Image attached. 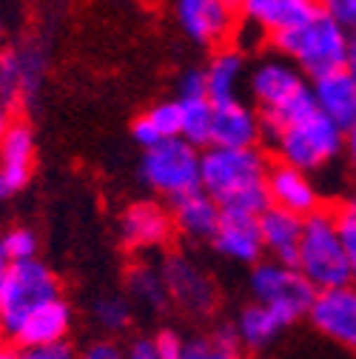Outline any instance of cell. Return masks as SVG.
<instances>
[{
  "label": "cell",
  "mask_w": 356,
  "mask_h": 359,
  "mask_svg": "<svg viewBox=\"0 0 356 359\" xmlns=\"http://www.w3.org/2000/svg\"><path fill=\"white\" fill-rule=\"evenodd\" d=\"M268 157L256 146H208L200 163V186L222 205V211L262 214L268 197Z\"/></svg>",
  "instance_id": "1"
},
{
  "label": "cell",
  "mask_w": 356,
  "mask_h": 359,
  "mask_svg": "<svg viewBox=\"0 0 356 359\" xmlns=\"http://www.w3.org/2000/svg\"><path fill=\"white\" fill-rule=\"evenodd\" d=\"M271 43L280 55L291 57L308 77H320L348 63L350 29L339 18H334L328 9H320L305 23L274 34Z\"/></svg>",
  "instance_id": "2"
},
{
  "label": "cell",
  "mask_w": 356,
  "mask_h": 359,
  "mask_svg": "<svg viewBox=\"0 0 356 359\" xmlns=\"http://www.w3.org/2000/svg\"><path fill=\"white\" fill-rule=\"evenodd\" d=\"M299 271L310 280L317 291L353 283V268L345 251V243L336 229L334 211H314L305 217L302 226V243L294 262Z\"/></svg>",
  "instance_id": "3"
},
{
  "label": "cell",
  "mask_w": 356,
  "mask_h": 359,
  "mask_svg": "<svg viewBox=\"0 0 356 359\" xmlns=\"http://www.w3.org/2000/svg\"><path fill=\"white\" fill-rule=\"evenodd\" d=\"M271 146L277 151V160H285L314 174L331 165L345 151V128L325 111L314 109L282 126Z\"/></svg>",
  "instance_id": "4"
},
{
  "label": "cell",
  "mask_w": 356,
  "mask_h": 359,
  "mask_svg": "<svg viewBox=\"0 0 356 359\" xmlns=\"http://www.w3.org/2000/svg\"><path fill=\"white\" fill-rule=\"evenodd\" d=\"M57 297H63V288L46 262L37 257L9 262L0 277V325L6 331V339L34 308Z\"/></svg>",
  "instance_id": "5"
},
{
  "label": "cell",
  "mask_w": 356,
  "mask_h": 359,
  "mask_svg": "<svg viewBox=\"0 0 356 359\" xmlns=\"http://www.w3.org/2000/svg\"><path fill=\"white\" fill-rule=\"evenodd\" d=\"M200 163L203 151L186 137H165L140 157V180L160 197H180L186 191L200 189Z\"/></svg>",
  "instance_id": "6"
},
{
  "label": "cell",
  "mask_w": 356,
  "mask_h": 359,
  "mask_svg": "<svg viewBox=\"0 0 356 359\" xmlns=\"http://www.w3.org/2000/svg\"><path fill=\"white\" fill-rule=\"evenodd\" d=\"M248 291L256 302L274 308L288 325L308 317V308L317 297V288L294 262H282L274 257L251 265Z\"/></svg>",
  "instance_id": "7"
},
{
  "label": "cell",
  "mask_w": 356,
  "mask_h": 359,
  "mask_svg": "<svg viewBox=\"0 0 356 359\" xmlns=\"http://www.w3.org/2000/svg\"><path fill=\"white\" fill-rule=\"evenodd\" d=\"M163 277L171 294V305H177L183 313H191V317H208L217 308V283L208 277V271L194 262L189 254L174 251L168 254L163 262Z\"/></svg>",
  "instance_id": "8"
},
{
  "label": "cell",
  "mask_w": 356,
  "mask_h": 359,
  "mask_svg": "<svg viewBox=\"0 0 356 359\" xmlns=\"http://www.w3.org/2000/svg\"><path fill=\"white\" fill-rule=\"evenodd\" d=\"M305 320L328 342L356 353V283L320 288Z\"/></svg>",
  "instance_id": "9"
},
{
  "label": "cell",
  "mask_w": 356,
  "mask_h": 359,
  "mask_svg": "<svg viewBox=\"0 0 356 359\" xmlns=\"http://www.w3.org/2000/svg\"><path fill=\"white\" fill-rule=\"evenodd\" d=\"M177 23L200 46L219 49L237 32L240 6L234 0H177Z\"/></svg>",
  "instance_id": "10"
},
{
  "label": "cell",
  "mask_w": 356,
  "mask_h": 359,
  "mask_svg": "<svg viewBox=\"0 0 356 359\" xmlns=\"http://www.w3.org/2000/svg\"><path fill=\"white\" fill-rule=\"evenodd\" d=\"M308 74L285 55H274V57H262L251 74H248V92L251 100L256 103L259 111H274L282 109L285 103H291L296 95H302L310 86L305 80Z\"/></svg>",
  "instance_id": "11"
},
{
  "label": "cell",
  "mask_w": 356,
  "mask_h": 359,
  "mask_svg": "<svg viewBox=\"0 0 356 359\" xmlns=\"http://www.w3.org/2000/svg\"><path fill=\"white\" fill-rule=\"evenodd\" d=\"M174 234L171 211H165L154 200L131 203L120 214V240L131 251H154L163 248Z\"/></svg>",
  "instance_id": "12"
},
{
  "label": "cell",
  "mask_w": 356,
  "mask_h": 359,
  "mask_svg": "<svg viewBox=\"0 0 356 359\" xmlns=\"http://www.w3.org/2000/svg\"><path fill=\"white\" fill-rule=\"evenodd\" d=\"M214 251L240 265H254L262 259L265 245H262V231H259V217L256 214H242V211H222L219 229L211 240Z\"/></svg>",
  "instance_id": "13"
},
{
  "label": "cell",
  "mask_w": 356,
  "mask_h": 359,
  "mask_svg": "<svg viewBox=\"0 0 356 359\" xmlns=\"http://www.w3.org/2000/svg\"><path fill=\"white\" fill-rule=\"evenodd\" d=\"M268 197H271V205L288 208L299 217H308L322 208L320 189L310 180V171L291 165L285 160H277L268 168Z\"/></svg>",
  "instance_id": "14"
},
{
  "label": "cell",
  "mask_w": 356,
  "mask_h": 359,
  "mask_svg": "<svg viewBox=\"0 0 356 359\" xmlns=\"http://www.w3.org/2000/svg\"><path fill=\"white\" fill-rule=\"evenodd\" d=\"M171 219L174 231L189 243H211L222 219V205L200 186L171 200Z\"/></svg>",
  "instance_id": "15"
},
{
  "label": "cell",
  "mask_w": 356,
  "mask_h": 359,
  "mask_svg": "<svg viewBox=\"0 0 356 359\" xmlns=\"http://www.w3.org/2000/svg\"><path fill=\"white\" fill-rule=\"evenodd\" d=\"M69 331H71V305L63 297H57V299H49L40 308H34L29 317L12 331L9 339H12L15 351L23 353V351L37 348V345L69 339Z\"/></svg>",
  "instance_id": "16"
},
{
  "label": "cell",
  "mask_w": 356,
  "mask_h": 359,
  "mask_svg": "<svg viewBox=\"0 0 356 359\" xmlns=\"http://www.w3.org/2000/svg\"><path fill=\"white\" fill-rule=\"evenodd\" d=\"M262 140V117L259 109L234 97L226 103H214V126L208 146H259Z\"/></svg>",
  "instance_id": "17"
},
{
  "label": "cell",
  "mask_w": 356,
  "mask_h": 359,
  "mask_svg": "<svg viewBox=\"0 0 356 359\" xmlns=\"http://www.w3.org/2000/svg\"><path fill=\"white\" fill-rule=\"evenodd\" d=\"M6 55V80H4V95L9 100L15 97H32L46 80L49 69V52L40 43H20L18 49L4 52Z\"/></svg>",
  "instance_id": "18"
},
{
  "label": "cell",
  "mask_w": 356,
  "mask_h": 359,
  "mask_svg": "<svg viewBox=\"0 0 356 359\" xmlns=\"http://www.w3.org/2000/svg\"><path fill=\"white\" fill-rule=\"evenodd\" d=\"M310 92H314L317 109L336 120L342 128L356 123V77L348 66L310 77Z\"/></svg>",
  "instance_id": "19"
},
{
  "label": "cell",
  "mask_w": 356,
  "mask_h": 359,
  "mask_svg": "<svg viewBox=\"0 0 356 359\" xmlns=\"http://www.w3.org/2000/svg\"><path fill=\"white\" fill-rule=\"evenodd\" d=\"M320 9H322L320 0H242L240 4L242 20L262 26L271 37L305 23Z\"/></svg>",
  "instance_id": "20"
},
{
  "label": "cell",
  "mask_w": 356,
  "mask_h": 359,
  "mask_svg": "<svg viewBox=\"0 0 356 359\" xmlns=\"http://www.w3.org/2000/svg\"><path fill=\"white\" fill-rule=\"evenodd\" d=\"M302 226H305V217L288 208H280V205H268L259 214L265 254L282 262H296L299 243H302Z\"/></svg>",
  "instance_id": "21"
},
{
  "label": "cell",
  "mask_w": 356,
  "mask_h": 359,
  "mask_svg": "<svg viewBox=\"0 0 356 359\" xmlns=\"http://www.w3.org/2000/svg\"><path fill=\"white\" fill-rule=\"evenodd\" d=\"M34 171V134L26 123H12L0 134V174L12 191H20Z\"/></svg>",
  "instance_id": "22"
},
{
  "label": "cell",
  "mask_w": 356,
  "mask_h": 359,
  "mask_svg": "<svg viewBox=\"0 0 356 359\" xmlns=\"http://www.w3.org/2000/svg\"><path fill=\"white\" fill-rule=\"evenodd\" d=\"M205 95L211 103L240 97L245 83V52L237 46H219L205 63Z\"/></svg>",
  "instance_id": "23"
},
{
  "label": "cell",
  "mask_w": 356,
  "mask_h": 359,
  "mask_svg": "<svg viewBox=\"0 0 356 359\" xmlns=\"http://www.w3.org/2000/svg\"><path fill=\"white\" fill-rule=\"evenodd\" d=\"M237 334L242 342V351H265L277 342V337L288 328V323L280 317V313L262 302H251L237 313Z\"/></svg>",
  "instance_id": "24"
},
{
  "label": "cell",
  "mask_w": 356,
  "mask_h": 359,
  "mask_svg": "<svg viewBox=\"0 0 356 359\" xmlns=\"http://www.w3.org/2000/svg\"><path fill=\"white\" fill-rule=\"evenodd\" d=\"M125 294L131 297L137 308L149 311V313H163L171 305V294L163 277V268L151 265V262H140L128 271L125 277Z\"/></svg>",
  "instance_id": "25"
},
{
  "label": "cell",
  "mask_w": 356,
  "mask_h": 359,
  "mask_svg": "<svg viewBox=\"0 0 356 359\" xmlns=\"http://www.w3.org/2000/svg\"><path fill=\"white\" fill-rule=\"evenodd\" d=\"M183 126V114H180V100H165L151 106L146 114H140L131 126V137L140 149H149L165 137H177Z\"/></svg>",
  "instance_id": "26"
},
{
  "label": "cell",
  "mask_w": 356,
  "mask_h": 359,
  "mask_svg": "<svg viewBox=\"0 0 356 359\" xmlns=\"http://www.w3.org/2000/svg\"><path fill=\"white\" fill-rule=\"evenodd\" d=\"M180 100V137L191 140L194 146H208L211 143V126H214V103L208 95H194V97H177Z\"/></svg>",
  "instance_id": "27"
},
{
  "label": "cell",
  "mask_w": 356,
  "mask_h": 359,
  "mask_svg": "<svg viewBox=\"0 0 356 359\" xmlns=\"http://www.w3.org/2000/svg\"><path fill=\"white\" fill-rule=\"evenodd\" d=\"M92 317L100 325V331H106L109 337L123 334L131 325V317H135V302H131L128 294H103L92 305Z\"/></svg>",
  "instance_id": "28"
},
{
  "label": "cell",
  "mask_w": 356,
  "mask_h": 359,
  "mask_svg": "<svg viewBox=\"0 0 356 359\" xmlns=\"http://www.w3.org/2000/svg\"><path fill=\"white\" fill-rule=\"evenodd\" d=\"M334 217H336V229H339V237L345 243V251H348V259L353 268V283H356V194L345 197L334 208Z\"/></svg>",
  "instance_id": "29"
},
{
  "label": "cell",
  "mask_w": 356,
  "mask_h": 359,
  "mask_svg": "<svg viewBox=\"0 0 356 359\" xmlns=\"http://www.w3.org/2000/svg\"><path fill=\"white\" fill-rule=\"evenodd\" d=\"M0 248L6 251L9 262H18V259H32L37 257V234L32 229H9L4 237H0Z\"/></svg>",
  "instance_id": "30"
},
{
  "label": "cell",
  "mask_w": 356,
  "mask_h": 359,
  "mask_svg": "<svg viewBox=\"0 0 356 359\" xmlns=\"http://www.w3.org/2000/svg\"><path fill=\"white\" fill-rule=\"evenodd\" d=\"M211 342H214L217 359H231V356H240L242 353V342H240V334H237V325L234 323L217 325L211 331Z\"/></svg>",
  "instance_id": "31"
},
{
  "label": "cell",
  "mask_w": 356,
  "mask_h": 359,
  "mask_svg": "<svg viewBox=\"0 0 356 359\" xmlns=\"http://www.w3.org/2000/svg\"><path fill=\"white\" fill-rule=\"evenodd\" d=\"M157 339V356L160 359H183V348H186V337L183 334H177L171 328L154 334Z\"/></svg>",
  "instance_id": "32"
},
{
  "label": "cell",
  "mask_w": 356,
  "mask_h": 359,
  "mask_svg": "<svg viewBox=\"0 0 356 359\" xmlns=\"http://www.w3.org/2000/svg\"><path fill=\"white\" fill-rule=\"evenodd\" d=\"M183 359H217L211 334H194V337H186Z\"/></svg>",
  "instance_id": "33"
},
{
  "label": "cell",
  "mask_w": 356,
  "mask_h": 359,
  "mask_svg": "<svg viewBox=\"0 0 356 359\" xmlns=\"http://www.w3.org/2000/svg\"><path fill=\"white\" fill-rule=\"evenodd\" d=\"M20 356H29V359H69V356H74V348L69 345V339H60V342H49V345L29 348V351H23Z\"/></svg>",
  "instance_id": "34"
},
{
  "label": "cell",
  "mask_w": 356,
  "mask_h": 359,
  "mask_svg": "<svg viewBox=\"0 0 356 359\" xmlns=\"http://www.w3.org/2000/svg\"><path fill=\"white\" fill-rule=\"evenodd\" d=\"M177 92H180V97L205 95V72L203 69H186L180 83H177Z\"/></svg>",
  "instance_id": "35"
},
{
  "label": "cell",
  "mask_w": 356,
  "mask_h": 359,
  "mask_svg": "<svg viewBox=\"0 0 356 359\" xmlns=\"http://www.w3.org/2000/svg\"><path fill=\"white\" fill-rule=\"evenodd\" d=\"M125 353V348L123 345H117L114 339H97V342H92V345H88L85 348V356L88 359H120Z\"/></svg>",
  "instance_id": "36"
},
{
  "label": "cell",
  "mask_w": 356,
  "mask_h": 359,
  "mask_svg": "<svg viewBox=\"0 0 356 359\" xmlns=\"http://www.w3.org/2000/svg\"><path fill=\"white\" fill-rule=\"evenodd\" d=\"M125 356H135V359H160L157 356V339L154 337H137L131 339L125 348Z\"/></svg>",
  "instance_id": "37"
},
{
  "label": "cell",
  "mask_w": 356,
  "mask_h": 359,
  "mask_svg": "<svg viewBox=\"0 0 356 359\" xmlns=\"http://www.w3.org/2000/svg\"><path fill=\"white\" fill-rule=\"evenodd\" d=\"M328 12L334 18H339L348 29H356V0H334L328 6Z\"/></svg>",
  "instance_id": "38"
},
{
  "label": "cell",
  "mask_w": 356,
  "mask_h": 359,
  "mask_svg": "<svg viewBox=\"0 0 356 359\" xmlns=\"http://www.w3.org/2000/svg\"><path fill=\"white\" fill-rule=\"evenodd\" d=\"M345 154H348V165L356 177V123L345 128Z\"/></svg>",
  "instance_id": "39"
},
{
  "label": "cell",
  "mask_w": 356,
  "mask_h": 359,
  "mask_svg": "<svg viewBox=\"0 0 356 359\" xmlns=\"http://www.w3.org/2000/svg\"><path fill=\"white\" fill-rule=\"evenodd\" d=\"M12 123H15V117H12V100L6 95H0V134H4Z\"/></svg>",
  "instance_id": "40"
},
{
  "label": "cell",
  "mask_w": 356,
  "mask_h": 359,
  "mask_svg": "<svg viewBox=\"0 0 356 359\" xmlns=\"http://www.w3.org/2000/svg\"><path fill=\"white\" fill-rule=\"evenodd\" d=\"M348 69H350V74L356 77V29H350V43H348V63H345Z\"/></svg>",
  "instance_id": "41"
},
{
  "label": "cell",
  "mask_w": 356,
  "mask_h": 359,
  "mask_svg": "<svg viewBox=\"0 0 356 359\" xmlns=\"http://www.w3.org/2000/svg\"><path fill=\"white\" fill-rule=\"evenodd\" d=\"M9 194H15V191H12V186L6 183V177H4V174H0V205H4V200H6Z\"/></svg>",
  "instance_id": "42"
},
{
  "label": "cell",
  "mask_w": 356,
  "mask_h": 359,
  "mask_svg": "<svg viewBox=\"0 0 356 359\" xmlns=\"http://www.w3.org/2000/svg\"><path fill=\"white\" fill-rule=\"evenodd\" d=\"M0 265H9V257H6V251L0 248Z\"/></svg>",
  "instance_id": "43"
},
{
  "label": "cell",
  "mask_w": 356,
  "mask_h": 359,
  "mask_svg": "<svg viewBox=\"0 0 356 359\" xmlns=\"http://www.w3.org/2000/svg\"><path fill=\"white\" fill-rule=\"evenodd\" d=\"M4 34H6V20L0 18V37H4Z\"/></svg>",
  "instance_id": "44"
},
{
  "label": "cell",
  "mask_w": 356,
  "mask_h": 359,
  "mask_svg": "<svg viewBox=\"0 0 356 359\" xmlns=\"http://www.w3.org/2000/svg\"><path fill=\"white\" fill-rule=\"evenodd\" d=\"M320 4H322V9H328V6L334 4V0H320Z\"/></svg>",
  "instance_id": "45"
}]
</instances>
